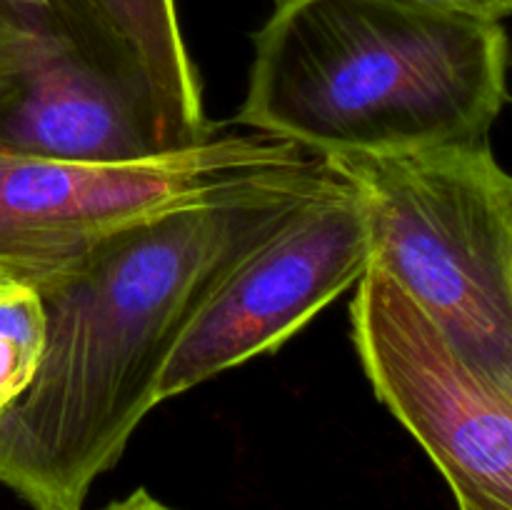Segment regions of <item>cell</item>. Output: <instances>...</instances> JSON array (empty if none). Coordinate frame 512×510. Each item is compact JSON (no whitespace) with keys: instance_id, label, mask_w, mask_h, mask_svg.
Masks as SVG:
<instances>
[{"instance_id":"1","label":"cell","mask_w":512,"mask_h":510,"mask_svg":"<svg viewBox=\"0 0 512 510\" xmlns=\"http://www.w3.org/2000/svg\"><path fill=\"white\" fill-rule=\"evenodd\" d=\"M340 183L323 160L145 220L35 290L43 348L30 383L0 410V485L33 510H83L158 405L160 375L205 300L300 205Z\"/></svg>"},{"instance_id":"2","label":"cell","mask_w":512,"mask_h":510,"mask_svg":"<svg viewBox=\"0 0 512 510\" xmlns=\"http://www.w3.org/2000/svg\"><path fill=\"white\" fill-rule=\"evenodd\" d=\"M235 123L318 158L485 140L508 103V35L408 0H278Z\"/></svg>"},{"instance_id":"3","label":"cell","mask_w":512,"mask_h":510,"mask_svg":"<svg viewBox=\"0 0 512 510\" xmlns=\"http://www.w3.org/2000/svg\"><path fill=\"white\" fill-rule=\"evenodd\" d=\"M323 160L358 200L370 265L512 388V180L488 140Z\"/></svg>"},{"instance_id":"4","label":"cell","mask_w":512,"mask_h":510,"mask_svg":"<svg viewBox=\"0 0 512 510\" xmlns=\"http://www.w3.org/2000/svg\"><path fill=\"white\" fill-rule=\"evenodd\" d=\"M323 163L273 135L210 138L130 163L0 153V275L40 290L133 225L223 203Z\"/></svg>"},{"instance_id":"5","label":"cell","mask_w":512,"mask_h":510,"mask_svg":"<svg viewBox=\"0 0 512 510\" xmlns=\"http://www.w3.org/2000/svg\"><path fill=\"white\" fill-rule=\"evenodd\" d=\"M173 150L143 60L88 0H0V153L130 163Z\"/></svg>"},{"instance_id":"6","label":"cell","mask_w":512,"mask_h":510,"mask_svg":"<svg viewBox=\"0 0 512 510\" xmlns=\"http://www.w3.org/2000/svg\"><path fill=\"white\" fill-rule=\"evenodd\" d=\"M353 343L380 403L438 465L458 510H512V388L470 363L375 265L358 280Z\"/></svg>"},{"instance_id":"7","label":"cell","mask_w":512,"mask_h":510,"mask_svg":"<svg viewBox=\"0 0 512 510\" xmlns=\"http://www.w3.org/2000/svg\"><path fill=\"white\" fill-rule=\"evenodd\" d=\"M368 265L365 220L348 185L315 195L205 300L160 375L158 403L278 350Z\"/></svg>"},{"instance_id":"8","label":"cell","mask_w":512,"mask_h":510,"mask_svg":"<svg viewBox=\"0 0 512 510\" xmlns=\"http://www.w3.org/2000/svg\"><path fill=\"white\" fill-rule=\"evenodd\" d=\"M138 53L150 75L175 148H190L223 125L205 118L203 88L175 0H88Z\"/></svg>"},{"instance_id":"9","label":"cell","mask_w":512,"mask_h":510,"mask_svg":"<svg viewBox=\"0 0 512 510\" xmlns=\"http://www.w3.org/2000/svg\"><path fill=\"white\" fill-rule=\"evenodd\" d=\"M43 348V308L33 288L0 275V410L23 393Z\"/></svg>"},{"instance_id":"10","label":"cell","mask_w":512,"mask_h":510,"mask_svg":"<svg viewBox=\"0 0 512 510\" xmlns=\"http://www.w3.org/2000/svg\"><path fill=\"white\" fill-rule=\"evenodd\" d=\"M423 8L440 13L460 15V18L478 20V23H503L512 10V0H408Z\"/></svg>"},{"instance_id":"11","label":"cell","mask_w":512,"mask_h":510,"mask_svg":"<svg viewBox=\"0 0 512 510\" xmlns=\"http://www.w3.org/2000/svg\"><path fill=\"white\" fill-rule=\"evenodd\" d=\"M100 510H178V508H173V505L158 500L155 495H150L145 488H138V490H133L130 495H125V498L115 500V503H108L105 508H100Z\"/></svg>"}]
</instances>
